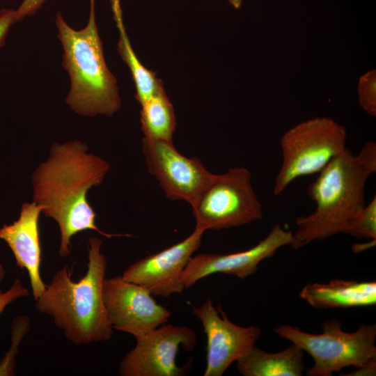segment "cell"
Wrapping results in <instances>:
<instances>
[{
  "label": "cell",
  "mask_w": 376,
  "mask_h": 376,
  "mask_svg": "<svg viewBox=\"0 0 376 376\" xmlns=\"http://www.w3.org/2000/svg\"><path fill=\"white\" fill-rule=\"evenodd\" d=\"M87 150V146L79 141L54 143L47 160L38 167L32 178L33 202L42 205L44 214L59 226L61 257L70 253L72 237L84 230H93L108 238L132 236L107 233L95 224L96 214L86 195L93 186L102 183L110 164Z\"/></svg>",
  "instance_id": "obj_1"
},
{
  "label": "cell",
  "mask_w": 376,
  "mask_h": 376,
  "mask_svg": "<svg viewBox=\"0 0 376 376\" xmlns=\"http://www.w3.org/2000/svg\"><path fill=\"white\" fill-rule=\"evenodd\" d=\"M376 171V143L367 142L357 155L346 149L332 159L307 189L315 203L313 213L296 219L290 246L301 248L315 240L344 233L365 206V185Z\"/></svg>",
  "instance_id": "obj_2"
},
{
  "label": "cell",
  "mask_w": 376,
  "mask_h": 376,
  "mask_svg": "<svg viewBox=\"0 0 376 376\" xmlns=\"http://www.w3.org/2000/svg\"><path fill=\"white\" fill-rule=\"evenodd\" d=\"M102 244L98 238H88L87 271L78 281L63 266L35 299L36 309L52 317L65 338L77 345L107 341L112 336L103 299L107 259L101 252Z\"/></svg>",
  "instance_id": "obj_3"
},
{
  "label": "cell",
  "mask_w": 376,
  "mask_h": 376,
  "mask_svg": "<svg viewBox=\"0 0 376 376\" xmlns=\"http://www.w3.org/2000/svg\"><path fill=\"white\" fill-rule=\"evenodd\" d=\"M58 38L63 49V66L68 72L71 87L66 102L83 116H111L121 107L116 79L107 66L95 17V0H90L86 26L71 28L57 13Z\"/></svg>",
  "instance_id": "obj_4"
},
{
  "label": "cell",
  "mask_w": 376,
  "mask_h": 376,
  "mask_svg": "<svg viewBox=\"0 0 376 376\" xmlns=\"http://www.w3.org/2000/svg\"><path fill=\"white\" fill-rule=\"evenodd\" d=\"M322 328V333L318 334L288 324L274 331L312 357L314 365L307 369V375L331 376L348 366L357 368L356 373H375V324H361L357 331L349 333L343 331L339 320L331 319L324 321Z\"/></svg>",
  "instance_id": "obj_5"
},
{
  "label": "cell",
  "mask_w": 376,
  "mask_h": 376,
  "mask_svg": "<svg viewBox=\"0 0 376 376\" xmlns=\"http://www.w3.org/2000/svg\"><path fill=\"white\" fill-rule=\"evenodd\" d=\"M345 127L327 117L303 121L289 129L280 143L282 164L273 192L281 194L298 178L319 173L346 149Z\"/></svg>",
  "instance_id": "obj_6"
},
{
  "label": "cell",
  "mask_w": 376,
  "mask_h": 376,
  "mask_svg": "<svg viewBox=\"0 0 376 376\" xmlns=\"http://www.w3.org/2000/svg\"><path fill=\"white\" fill-rule=\"evenodd\" d=\"M195 228L205 231L241 226L263 218V206L251 184V173L243 166L212 174L189 204Z\"/></svg>",
  "instance_id": "obj_7"
},
{
  "label": "cell",
  "mask_w": 376,
  "mask_h": 376,
  "mask_svg": "<svg viewBox=\"0 0 376 376\" xmlns=\"http://www.w3.org/2000/svg\"><path fill=\"white\" fill-rule=\"evenodd\" d=\"M196 343L194 331L187 326L162 324L136 339V345L123 358L118 371L121 376H182L189 363L178 366L180 347L192 351Z\"/></svg>",
  "instance_id": "obj_8"
},
{
  "label": "cell",
  "mask_w": 376,
  "mask_h": 376,
  "mask_svg": "<svg viewBox=\"0 0 376 376\" xmlns=\"http://www.w3.org/2000/svg\"><path fill=\"white\" fill-rule=\"evenodd\" d=\"M102 292L113 329L131 334L136 340L165 324L171 316L146 288L121 276L105 277Z\"/></svg>",
  "instance_id": "obj_9"
},
{
  "label": "cell",
  "mask_w": 376,
  "mask_h": 376,
  "mask_svg": "<svg viewBox=\"0 0 376 376\" xmlns=\"http://www.w3.org/2000/svg\"><path fill=\"white\" fill-rule=\"evenodd\" d=\"M142 152L148 171L158 181L165 196L189 204L212 174L197 157L181 154L173 142L143 138Z\"/></svg>",
  "instance_id": "obj_10"
},
{
  "label": "cell",
  "mask_w": 376,
  "mask_h": 376,
  "mask_svg": "<svg viewBox=\"0 0 376 376\" xmlns=\"http://www.w3.org/2000/svg\"><path fill=\"white\" fill-rule=\"evenodd\" d=\"M217 311L211 299L193 307L207 337L206 368L204 376H221L230 365L246 355L261 334L257 326L241 327L232 322L223 310Z\"/></svg>",
  "instance_id": "obj_11"
},
{
  "label": "cell",
  "mask_w": 376,
  "mask_h": 376,
  "mask_svg": "<svg viewBox=\"0 0 376 376\" xmlns=\"http://www.w3.org/2000/svg\"><path fill=\"white\" fill-rule=\"evenodd\" d=\"M204 231L195 228L185 240L129 266L121 276L136 283L155 296L180 293L185 286L180 276L201 246Z\"/></svg>",
  "instance_id": "obj_12"
},
{
  "label": "cell",
  "mask_w": 376,
  "mask_h": 376,
  "mask_svg": "<svg viewBox=\"0 0 376 376\" xmlns=\"http://www.w3.org/2000/svg\"><path fill=\"white\" fill-rule=\"evenodd\" d=\"M292 238L291 230L276 224L264 239L247 250L228 254L201 253L192 256L181 274L180 281L186 288L217 273L246 279L257 271L262 260L272 257L279 248L290 245Z\"/></svg>",
  "instance_id": "obj_13"
},
{
  "label": "cell",
  "mask_w": 376,
  "mask_h": 376,
  "mask_svg": "<svg viewBox=\"0 0 376 376\" xmlns=\"http://www.w3.org/2000/svg\"><path fill=\"white\" fill-rule=\"evenodd\" d=\"M43 208L35 202L25 203L19 219L0 229V238L10 248L17 266L28 272L34 299L40 295L46 285L40 274L41 248L38 219Z\"/></svg>",
  "instance_id": "obj_14"
},
{
  "label": "cell",
  "mask_w": 376,
  "mask_h": 376,
  "mask_svg": "<svg viewBox=\"0 0 376 376\" xmlns=\"http://www.w3.org/2000/svg\"><path fill=\"white\" fill-rule=\"evenodd\" d=\"M299 296L316 308H347L376 304V282L333 279L306 284Z\"/></svg>",
  "instance_id": "obj_15"
},
{
  "label": "cell",
  "mask_w": 376,
  "mask_h": 376,
  "mask_svg": "<svg viewBox=\"0 0 376 376\" xmlns=\"http://www.w3.org/2000/svg\"><path fill=\"white\" fill-rule=\"evenodd\" d=\"M304 351L292 344L274 353L256 345L237 361L238 371L244 376H301L304 370Z\"/></svg>",
  "instance_id": "obj_16"
},
{
  "label": "cell",
  "mask_w": 376,
  "mask_h": 376,
  "mask_svg": "<svg viewBox=\"0 0 376 376\" xmlns=\"http://www.w3.org/2000/svg\"><path fill=\"white\" fill-rule=\"evenodd\" d=\"M110 1L113 19L119 33L117 49L130 68L136 86L135 97L141 104L164 87L162 81L156 77V73L145 68L133 51L123 23L120 0Z\"/></svg>",
  "instance_id": "obj_17"
},
{
  "label": "cell",
  "mask_w": 376,
  "mask_h": 376,
  "mask_svg": "<svg viewBox=\"0 0 376 376\" xmlns=\"http://www.w3.org/2000/svg\"><path fill=\"white\" fill-rule=\"evenodd\" d=\"M141 105V124L144 138L172 142L176 120L164 88Z\"/></svg>",
  "instance_id": "obj_18"
},
{
  "label": "cell",
  "mask_w": 376,
  "mask_h": 376,
  "mask_svg": "<svg viewBox=\"0 0 376 376\" xmlns=\"http://www.w3.org/2000/svg\"><path fill=\"white\" fill-rule=\"evenodd\" d=\"M31 328V320L27 315L15 317L12 323L11 345L0 361V376H10L15 373V357L19 346Z\"/></svg>",
  "instance_id": "obj_19"
},
{
  "label": "cell",
  "mask_w": 376,
  "mask_h": 376,
  "mask_svg": "<svg viewBox=\"0 0 376 376\" xmlns=\"http://www.w3.org/2000/svg\"><path fill=\"white\" fill-rule=\"evenodd\" d=\"M344 233L354 237L376 240V197L353 218Z\"/></svg>",
  "instance_id": "obj_20"
},
{
  "label": "cell",
  "mask_w": 376,
  "mask_h": 376,
  "mask_svg": "<svg viewBox=\"0 0 376 376\" xmlns=\"http://www.w3.org/2000/svg\"><path fill=\"white\" fill-rule=\"evenodd\" d=\"M359 102L370 116H376V71L370 70L362 75L358 84Z\"/></svg>",
  "instance_id": "obj_21"
},
{
  "label": "cell",
  "mask_w": 376,
  "mask_h": 376,
  "mask_svg": "<svg viewBox=\"0 0 376 376\" xmlns=\"http://www.w3.org/2000/svg\"><path fill=\"white\" fill-rule=\"evenodd\" d=\"M29 294V290L18 278L15 279L8 290L4 292L0 290V315L9 304L18 299L27 297Z\"/></svg>",
  "instance_id": "obj_22"
},
{
  "label": "cell",
  "mask_w": 376,
  "mask_h": 376,
  "mask_svg": "<svg viewBox=\"0 0 376 376\" xmlns=\"http://www.w3.org/2000/svg\"><path fill=\"white\" fill-rule=\"evenodd\" d=\"M46 0H23L19 8L15 10V22L22 20L26 16L33 15Z\"/></svg>",
  "instance_id": "obj_23"
},
{
  "label": "cell",
  "mask_w": 376,
  "mask_h": 376,
  "mask_svg": "<svg viewBox=\"0 0 376 376\" xmlns=\"http://www.w3.org/2000/svg\"><path fill=\"white\" fill-rule=\"evenodd\" d=\"M15 10L1 9L0 10V47L4 44L10 26L15 22Z\"/></svg>",
  "instance_id": "obj_24"
},
{
  "label": "cell",
  "mask_w": 376,
  "mask_h": 376,
  "mask_svg": "<svg viewBox=\"0 0 376 376\" xmlns=\"http://www.w3.org/2000/svg\"><path fill=\"white\" fill-rule=\"evenodd\" d=\"M374 245H375V240L373 239L368 243H365L362 244H354L352 246V250L355 253H359L366 249L370 248Z\"/></svg>",
  "instance_id": "obj_25"
},
{
  "label": "cell",
  "mask_w": 376,
  "mask_h": 376,
  "mask_svg": "<svg viewBox=\"0 0 376 376\" xmlns=\"http://www.w3.org/2000/svg\"><path fill=\"white\" fill-rule=\"evenodd\" d=\"M228 1L235 8H239L242 4V0H228Z\"/></svg>",
  "instance_id": "obj_26"
},
{
  "label": "cell",
  "mask_w": 376,
  "mask_h": 376,
  "mask_svg": "<svg viewBox=\"0 0 376 376\" xmlns=\"http://www.w3.org/2000/svg\"><path fill=\"white\" fill-rule=\"evenodd\" d=\"M5 274H6L5 269L3 266L2 265V264L0 263V284L4 279Z\"/></svg>",
  "instance_id": "obj_27"
}]
</instances>
